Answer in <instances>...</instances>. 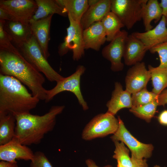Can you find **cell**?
<instances>
[{
  "label": "cell",
  "instance_id": "cell-1",
  "mask_svg": "<svg viewBox=\"0 0 167 167\" xmlns=\"http://www.w3.org/2000/svg\"><path fill=\"white\" fill-rule=\"evenodd\" d=\"M0 74L17 79L30 89L33 96L45 100L47 90L43 87L45 77L16 47L10 51L0 49Z\"/></svg>",
  "mask_w": 167,
  "mask_h": 167
},
{
  "label": "cell",
  "instance_id": "cell-2",
  "mask_svg": "<svg viewBox=\"0 0 167 167\" xmlns=\"http://www.w3.org/2000/svg\"><path fill=\"white\" fill-rule=\"evenodd\" d=\"M64 105H54L42 115L30 113L15 116L14 139L27 146L39 144L47 134L53 131L57 116L65 108Z\"/></svg>",
  "mask_w": 167,
  "mask_h": 167
},
{
  "label": "cell",
  "instance_id": "cell-3",
  "mask_svg": "<svg viewBox=\"0 0 167 167\" xmlns=\"http://www.w3.org/2000/svg\"><path fill=\"white\" fill-rule=\"evenodd\" d=\"M40 100L17 79L0 74V114L30 113Z\"/></svg>",
  "mask_w": 167,
  "mask_h": 167
},
{
  "label": "cell",
  "instance_id": "cell-4",
  "mask_svg": "<svg viewBox=\"0 0 167 167\" xmlns=\"http://www.w3.org/2000/svg\"><path fill=\"white\" fill-rule=\"evenodd\" d=\"M16 48L24 57L39 71L43 74L49 81L57 82L64 78L49 64L32 35L27 41Z\"/></svg>",
  "mask_w": 167,
  "mask_h": 167
},
{
  "label": "cell",
  "instance_id": "cell-5",
  "mask_svg": "<svg viewBox=\"0 0 167 167\" xmlns=\"http://www.w3.org/2000/svg\"><path fill=\"white\" fill-rule=\"evenodd\" d=\"M119 126L118 118L109 113L99 114L85 126L81 134L82 139L89 141L114 134Z\"/></svg>",
  "mask_w": 167,
  "mask_h": 167
},
{
  "label": "cell",
  "instance_id": "cell-6",
  "mask_svg": "<svg viewBox=\"0 0 167 167\" xmlns=\"http://www.w3.org/2000/svg\"><path fill=\"white\" fill-rule=\"evenodd\" d=\"M147 0H110L111 11L128 30L142 20L143 4Z\"/></svg>",
  "mask_w": 167,
  "mask_h": 167
},
{
  "label": "cell",
  "instance_id": "cell-7",
  "mask_svg": "<svg viewBox=\"0 0 167 167\" xmlns=\"http://www.w3.org/2000/svg\"><path fill=\"white\" fill-rule=\"evenodd\" d=\"M68 18L70 25L67 28V35L64 42L58 47V53L62 56L66 54L69 50H72L73 59L78 61L84 54V30L80 23L75 21L69 17Z\"/></svg>",
  "mask_w": 167,
  "mask_h": 167
},
{
  "label": "cell",
  "instance_id": "cell-8",
  "mask_svg": "<svg viewBox=\"0 0 167 167\" xmlns=\"http://www.w3.org/2000/svg\"><path fill=\"white\" fill-rule=\"evenodd\" d=\"M85 69L83 66H79L74 73L57 82L56 85L54 88L47 90L45 102H49L55 96L61 92L69 91L75 95L84 110L88 109V107L84 99L80 88V77Z\"/></svg>",
  "mask_w": 167,
  "mask_h": 167
},
{
  "label": "cell",
  "instance_id": "cell-9",
  "mask_svg": "<svg viewBox=\"0 0 167 167\" xmlns=\"http://www.w3.org/2000/svg\"><path fill=\"white\" fill-rule=\"evenodd\" d=\"M119 126L116 132L110 137L113 141L123 142L129 148L136 158L146 159L152 156L153 146L151 144H145L139 142L135 138L125 127L119 116L118 117Z\"/></svg>",
  "mask_w": 167,
  "mask_h": 167
},
{
  "label": "cell",
  "instance_id": "cell-10",
  "mask_svg": "<svg viewBox=\"0 0 167 167\" xmlns=\"http://www.w3.org/2000/svg\"><path fill=\"white\" fill-rule=\"evenodd\" d=\"M124 30H121L110 43L102 50V56L111 63V69L113 71H122L124 64L122 62L126 41L128 35Z\"/></svg>",
  "mask_w": 167,
  "mask_h": 167
},
{
  "label": "cell",
  "instance_id": "cell-11",
  "mask_svg": "<svg viewBox=\"0 0 167 167\" xmlns=\"http://www.w3.org/2000/svg\"><path fill=\"white\" fill-rule=\"evenodd\" d=\"M0 7L26 24H29L37 8L35 1L32 0H1Z\"/></svg>",
  "mask_w": 167,
  "mask_h": 167
},
{
  "label": "cell",
  "instance_id": "cell-12",
  "mask_svg": "<svg viewBox=\"0 0 167 167\" xmlns=\"http://www.w3.org/2000/svg\"><path fill=\"white\" fill-rule=\"evenodd\" d=\"M151 78L150 71L145 63L139 62L133 65L128 71L125 78L126 89L131 94L146 87Z\"/></svg>",
  "mask_w": 167,
  "mask_h": 167
},
{
  "label": "cell",
  "instance_id": "cell-13",
  "mask_svg": "<svg viewBox=\"0 0 167 167\" xmlns=\"http://www.w3.org/2000/svg\"><path fill=\"white\" fill-rule=\"evenodd\" d=\"M34 153L28 146L23 145L14 138L9 142L0 145V160L9 162L17 160L31 161Z\"/></svg>",
  "mask_w": 167,
  "mask_h": 167
},
{
  "label": "cell",
  "instance_id": "cell-14",
  "mask_svg": "<svg viewBox=\"0 0 167 167\" xmlns=\"http://www.w3.org/2000/svg\"><path fill=\"white\" fill-rule=\"evenodd\" d=\"M166 25L165 17L162 16L159 23L154 28L144 32H134L131 34L143 44L147 51L167 41Z\"/></svg>",
  "mask_w": 167,
  "mask_h": 167
},
{
  "label": "cell",
  "instance_id": "cell-15",
  "mask_svg": "<svg viewBox=\"0 0 167 167\" xmlns=\"http://www.w3.org/2000/svg\"><path fill=\"white\" fill-rule=\"evenodd\" d=\"M53 15H51L36 20H30L29 22L32 35L36 40L47 59L50 55L48 46L50 39V27Z\"/></svg>",
  "mask_w": 167,
  "mask_h": 167
},
{
  "label": "cell",
  "instance_id": "cell-16",
  "mask_svg": "<svg viewBox=\"0 0 167 167\" xmlns=\"http://www.w3.org/2000/svg\"><path fill=\"white\" fill-rule=\"evenodd\" d=\"M3 22L5 31L16 47L27 41L32 35L30 24L19 21L3 20Z\"/></svg>",
  "mask_w": 167,
  "mask_h": 167
},
{
  "label": "cell",
  "instance_id": "cell-17",
  "mask_svg": "<svg viewBox=\"0 0 167 167\" xmlns=\"http://www.w3.org/2000/svg\"><path fill=\"white\" fill-rule=\"evenodd\" d=\"M85 49H92L99 51L106 41V34L101 21L95 23L84 30Z\"/></svg>",
  "mask_w": 167,
  "mask_h": 167
},
{
  "label": "cell",
  "instance_id": "cell-18",
  "mask_svg": "<svg viewBox=\"0 0 167 167\" xmlns=\"http://www.w3.org/2000/svg\"><path fill=\"white\" fill-rule=\"evenodd\" d=\"M147 51L140 41L131 34L129 35L126 41L123 55L125 64L128 66H133L141 62Z\"/></svg>",
  "mask_w": 167,
  "mask_h": 167
},
{
  "label": "cell",
  "instance_id": "cell-19",
  "mask_svg": "<svg viewBox=\"0 0 167 167\" xmlns=\"http://www.w3.org/2000/svg\"><path fill=\"white\" fill-rule=\"evenodd\" d=\"M106 106L107 112L114 116L122 109H130L132 107L131 94L126 90H123L121 84L116 82L111 98L107 102Z\"/></svg>",
  "mask_w": 167,
  "mask_h": 167
},
{
  "label": "cell",
  "instance_id": "cell-20",
  "mask_svg": "<svg viewBox=\"0 0 167 167\" xmlns=\"http://www.w3.org/2000/svg\"><path fill=\"white\" fill-rule=\"evenodd\" d=\"M110 0H99L96 4L89 6L83 15L80 24L83 30L93 24L101 21L105 15L111 11Z\"/></svg>",
  "mask_w": 167,
  "mask_h": 167
},
{
  "label": "cell",
  "instance_id": "cell-21",
  "mask_svg": "<svg viewBox=\"0 0 167 167\" xmlns=\"http://www.w3.org/2000/svg\"><path fill=\"white\" fill-rule=\"evenodd\" d=\"M163 16L162 10L157 0H147L143 5L142 20L146 31L153 28L151 22L157 23Z\"/></svg>",
  "mask_w": 167,
  "mask_h": 167
},
{
  "label": "cell",
  "instance_id": "cell-22",
  "mask_svg": "<svg viewBox=\"0 0 167 167\" xmlns=\"http://www.w3.org/2000/svg\"><path fill=\"white\" fill-rule=\"evenodd\" d=\"M37 9L30 20H36L46 17L50 15L57 14L66 17L67 14L56 0H35Z\"/></svg>",
  "mask_w": 167,
  "mask_h": 167
},
{
  "label": "cell",
  "instance_id": "cell-23",
  "mask_svg": "<svg viewBox=\"0 0 167 167\" xmlns=\"http://www.w3.org/2000/svg\"><path fill=\"white\" fill-rule=\"evenodd\" d=\"M66 11L68 17L80 23L81 19L89 7L88 0H56Z\"/></svg>",
  "mask_w": 167,
  "mask_h": 167
},
{
  "label": "cell",
  "instance_id": "cell-24",
  "mask_svg": "<svg viewBox=\"0 0 167 167\" xmlns=\"http://www.w3.org/2000/svg\"><path fill=\"white\" fill-rule=\"evenodd\" d=\"M15 116L11 114H0V145L11 141L14 137Z\"/></svg>",
  "mask_w": 167,
  "mask_h": 167
},
{
  "label": "cell",
  "instance_id": "cell-25",
  "mask_svg": "<svg viewBox=\"0 0 167 167\" xmlns=\"http://www.w3.org/2000/svg\"><path fill=\"white\" fill-rule=\"evenodd\" d=\"M101 22L105 29L106 41L110 42L125 27L119 19L110 11L102 19Z\"/></svg>",
  "mask_w": 167,
  "mask_h": 167
},
{
  "label": "cell",
  "instance_id": "cell-26",
  "mask_svg": "<svg viewBox=\"0 0 167 167\" xmlns=\"http://www.w3.org/2000/svg\"><path fill=\"white\" fill-rule=\"evenodd\" d=\"M148 67L151 74L152 92L158 96L167 87V68L154 67L151 65Z\"/></svg>",
  "mask_w": 167,
  "mask_h": 167
},
{
  "label": "cell",
  "instance_id": "cell-27",
  "mask_svg": "<svg viewBox=\"0 0 167 167\" xmlns=\"http://www.w3.org/2000/svg\"><path fill=\"white\" fill-rule=\"evenodd\" d=\"M158 106L156 100L142 106H133L129 110L136 117L149 122L154 116Z\"/></svg>",
  "mask_w": 167,
  "mask_h": 167
},
{
  "label": "cell",
  "instance_id": "cell-28",
  "mask_svg": "<svg viewBox=\"0 0 167 167\" xmlns=\"http://www.w3.org/2000/svg\"><path fill=\"white\" fill-rule=\"evenodd\" d=\"M115 148L113 158L119 161L125 167H133L131 158L129 155V150L122 142L115 141Z\"/></svg>",
  "mask_w": 167,
  "mask_h": 167
},
{
  "label": "cell",
  "instance_id": "cell-29",
  "mask_svg": "<svg viewBox=\"0 0 167 167\" xmlns=\"http://www.w3.org/2000/svg\"><path fill=\"white\" fill-rule=\"evenodd\" d=\"M158 95L148 91L145 87L132 94V107L142 106L156 100Z\"/></svg>",
  "mask_w": 167,
  "mask_h": 167
},
{
  "label": "cell",
  "instance_id": "cell-30",
  "mask_svg": "<svg viewBox=\"0 0 167 167\" xmlns=\"http://www.w3.org/2000/svg\"><path fill=\"white\" fill-rule=\"evenodd\" d=\"M149 50L152 54L157 53L158 54L160 62L159 67L167 68V41L153 47Z\"/></svg>",
  "mask_w": 167,
  "mask_h": 167
},
{
  "label": "cell",
  "instance_id": "cell-31",
  "mask_svg": "<svg viewBox=\"0 0 167 167\" xmlns=\"http://www.w3.org/2000/svg\"><path fill=\"white\" fill-rule=\"evenodd\" d=\"M30 167H53L44 153L37 151L34 153L33 157L31 161Z\"/></svg>",
  "mask_w": 167,
  "mask_h": 167
},
{
  "label": "cell",
  "instance_id": "cell-32",
  "mask_svg": "<svg viewBox=\"0 0 167 167\" xmlns=\"http://www.w3.org/2000/svg\"><path fill=\"white\" fill-rule=\"evenodd\" d=\"M16 47L4 28L3 20L0 19V49L10 51Z\"/></svg>",
  "mask_w": 167,
  "mask_h": 167
},
{
  "label": "cell",
  "instance_id": "cell-33",
  "mask_svg": "<svg viewBox=\"0 0 167 167\" xmlns=\"http://www.w3.org/2000/svg\"><path fill=\"white\" fill-rule=\"evenodd\" d=\"M131 158L133 164V167H148L146 159H138L132 154Z\"/></svg>",
  "mask_w": 167,
  "mask_h": 167
},
{
  "label": "cell",
  "instance_id": "cell-34",
  "mask_svg": "<svg viewBox=\"0 0 167 167\" xmlns=\"http://www.w3.org/2000/svg\"><path fill=\"white\" fill-rule=\"evenodd\" d=\"M0 19L6 21H18L8 11L0 7Z\"/></svg>",
  "mask_w": 167,
  "mask_h": 167
},
{
  "label": "cell",
  "instance_id": "cell-35",
  "mask_svg": "<svg viewBox=\"0 0 167 167\" xmlns=\"http://www.w3.org/2000/svg\"><path fill=\"white\" fill-rule=\"evenodd\" d=\"M157 101L158 106L167 105V89L164 90L158 95Z\"/></svg>",
  "mask_w": 167,
  "mask_h": 167
},
{
  "label": "cell",
  "instance_id": "cell-36",
  "mask_svg": "<svg viewBox=\"0 0 167 167\" xmlns=\"http://www.w3.org/2000/svg\"><path fill=\"white\" fill-rule=\"evenodd\" d=\"M158 119L161 124L167 126V110H164L161 112L158 117Z\"/></svg>",
  "mask_w": 167,
  "mask_h": 167
},
{
  "label": "cell",
  "instance_id": "cell-37",
  "mask_svg": "<svg viewBox=\"0 0 167 167\" xmlns=\"http://www.w3.org/2000/svg\"><path fill=\"white\" fill-rule=\"evenodd\" d=\"M0 167H18L17 161L9 162L0 161Z\"/></svg>",
  "mask_w": 167,
  "mask_h": 167
},
{
  "label": "cell",
  "instance_id": "cell-38",
  "mask_svg": "<svg viewBox=\"0 0 167 167\" xmlns=\"http://www.w3.org/2000/svg\"><path fill=\"white\" fill-rule=\"evenodd\" d=\"M159 4L162 10L163 16L165 17H166L167 16V0H161Z\"/></svg>",
  "mask_w": 167,
  "mask_h": 167
},
{
  "label": "cell",
  "instance_id": "cell-39",
  "mask_svg": "<svg viewBox=\"0 0 167 167\" xmlns=\"http://www.w3.org/2000/svg\"><path fill=\"white\" fill-rule=\"evenodd\" d=\"M85 163L87 167H112L110 165H107L103 167L99 166L93 160L90 159H87L85 161Z\"/></svg>",
  "mask_w": 167,
  "mask_h": 167
},
{
  "label": "cell",
  "instance_id": "cell-40",
  "mask_svg": "<svg viewBox=\"0 0 167 167\" xmlns=\"http://www.w3.org/2000/svg\"><path fill=\"white\" fill-rule=\"evenodd\" d=\"M99 0H88L89 7L93 6L98 3Z\"/></svg>",
  "mask_w": 167,
  "mask_h": 167
},
{
  "label": "cell",
  "instance_id": "cell-41",
  "mask_svg": "<svg viewBox=\"0 0 167 167\" xmlns=\"http://www.w3.org/2000/svg\"><path fill=\"white\" fill-rule=\"evenodd\" d=\"M117 167H125L119 161H117Z\"/></svg>",
  "mask_w": 167,
  "mask_h": 167
},
{
  "label": "cell",
  "instance_id": "cell-42",
  "mask_svg": "<svg viewBox=\"0 0 167 167\" xmlns=\"http://www.w3.org/2000/svg\"><path fill=\"white\" fill-rule=\"evenodd\" d=\"M154 167H160L159 165H156Z\"/></svg>",
  "mask_w": 167,
  "mask_h": 167
},
{
  "label": "cell",
  "instance_id": "cell-43",
  "mask_svg": "<svg viewBox=\"0 0 167 167\" xmlns=\"http://www.w3.org/2000/svg\"><path fill=\"white\" fill-rule=\"evenodd\" d=\"M165 20H166V24H167V16L166 17H165Z\"/></svg>",
  "mask_w": 167,
  "mask_h": 167
}]
</instances>
